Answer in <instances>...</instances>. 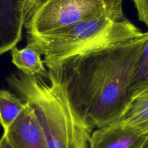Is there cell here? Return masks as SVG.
Returning <instances> with one entry per match:
<instances>
[{
    "instance_id": "12",
    "label": "cell",
    "mask_w": 148,
    "mask_h": 148,
    "mask_svg": "<svg viewBox=\"0 0 148 148\" xmlns=\"http://www.w3.org/2000/svg\"><path fill=\"white\" fill-rule=\"evenodd\" d=\"M137 12L139 20L148 27V0H131Z\"/></svg>"
},
{
    "instance_id": "2",
    "label": "cell",
    "mask_w": 148,
    "mask_h": 148,
    "mask_svg": "<svg viewBox=\"0 0 148 148\" xmlns=\"http://www.w3.org/2000/svg\"><path fill=\"white\" fill-rule=\"evenodd\" d=\"M7 81L33 109L48 148H90L93 130L75 115L64 88L51 70L37 76L20 72Z\"/></svg>"
},
{
    "instance_id": "7",
    "label": "cell",
    "mask_w": 148,
    "mask_h": 148,
    "mask_svg": "<svg viewBox=\"0 0 148 148\" xmlns=\"http://www.w3.org/2000/svg\"><path fill=\"white\" fill-rule=\"evenodd\" d=\"M147 135L117 122L94 131L90 148H142Z\"/></svg>"
},
{
    "instance_id": "10",
    "label": "cell",
    "mask_w": 148,
    "mask_h": 148,
    "mask_svg": "<svg viewBox=\"0 0 148 148\" xmlns=\"http://www.w3.org/2000/svg\"><path fill=\"white\" fill-rule=\"evenodd\" d=\"M23 102L7 90H0V124L6 132L25 107Z\"/></svg>"
},
{
    "instance_id": "3",
    "label": "cell",
    "mask_w": 148,
    "mask_h": 148,
    "mask_svg": "<svg viewBox=\"0 0 148 148\" xmlns=\"http://www.w3.org/2000/svg\"><path fill=\"white\" fill-rule=\"evenodd\" d=\"M137 28L124 16L122 0H111L102 12L47 35L27 37L43 56L48 69L119 33Z\"/></svg>"
},
{
    "instance_id": "14",
    "label": "cell",
    "mask_w": 148,
    "mask_h": 148,
    "mask_svg": "<svg viewBox=\"0 0 148 148\" xmlns=\"http://www.w3.org/2000/svg\"><path fill=\"white\" fill-rule=\"evenodd\" d=\"M142 148H148V135L147 137V139H146L145 142V143L143 144V147H142Z\"/></svg>"
},
{
    "instance_id": "5",
    "label": "cell",
    "mask_w": 148,
    "mask_h": 148,
    "mask_svg": "<svg viewBox=\"0 0 148 148\" xmlns=\"http://www.w3.org/2000/svg\"><path fill=\"white\" fill-rule=\"evenodd\" d=\"M30 1L0 0V55L21 40Z\"/></svg>"
},
{
    "instance_id": "8",
    "label": "cell",
    "mask_w": 148,
    "mask_h": 148,
    "mask_svg": "<svg viewBox=\"0 0 148 148\" xmlns=\"http://www.w3.org/2000/svg\"><path fill=\"white\" fill-rule=\"evenodd\" d=\"M41 55L33 43H27L23 49L14 47L12 49V62L23 73L30 76H37L47 72Z\"/></svg>"
},
{
    "instance_id": "4",
    "label": "cell",
    "mask_w": 148,
    "mask_h": 148,
    "mask_svg": "<svg viewBox=\"0 0 148 148\" xmlns=\"http://www.w3.org/2000/svg\"><path fill=\"white\" fill-rule=\"evenodd\" d=\"M111 0H30L24 27L27 37L43 36L102 12Z\"/></svg>"
},
{
    "instance_id": "13",
    "label": "cell",
    "mask_w": 148,
    "mask_h": 148,
    "mask_svg": "<svg viewBox=\"0 0 148 148\" xmlns=\"http://www.w3.org/2000/svg\"><path fill=\"white\" fill-rule=\"evenodd\" d=\"M0 148H15L10 143L4 134L0 138Z\"/></svg>"
},
{
    "instance_id": "11",
    "label": "cell",
    "mask_w": 148,
    "mask_h": 148,
    "mask_svg": "<svg viewBox=\"0 0 148 148\" xmlns=\"http://www.w3.org/2000/svg\"><path fill=\"white\" fill-rule=\"evenodd\" d=\"M148 90V38L137 60L130 83V94L134 99Z\"/></svg>"
},
{
    "instance_id": "9",
    "label": "cell",
    "mask_w": 148,
    "mask_h": 148,
    "mask_svg": "<svg viewBox=\"0 0 148 148\" xmlns=\"http://www.w3.org/2000/svg\"><path fill=\"white\" fill-rule=\"evenodd\" d=\"M118 122L140 134H148V90L132 101Z\"/></svg>"
},
{
    "instance_id": "1",
    "label": "cell",
    "mask_w": 148,
    "mask_h": 148,
    "mask_svg": "<svg viewBox=\"0 0 148 148\" xmlns=\"http://www.w3.org/2000/svg\"><path fill=\"white\" fill-rule=\"evenodd\" d=\"M148 32L119 33L49 68L64 86L72 111L91 129L118 122L132 99L130 83Z\"/></svg>"
},
{
    "instance_id": "6",
    "label": "cell",
    "mask_w": 148,
    "mask_h": 148,
    "mask_svg": "<svg viewBox=\"0 0 148 148\" xmlns=\"http://www.w3.org/2000/svg\"><path fill=\"white\" fill-rule=\"evenodd\" d=\"M26 105L4 135L15 148H48L44 133L30 105Z\"/></svg>"
}]
</instances>
